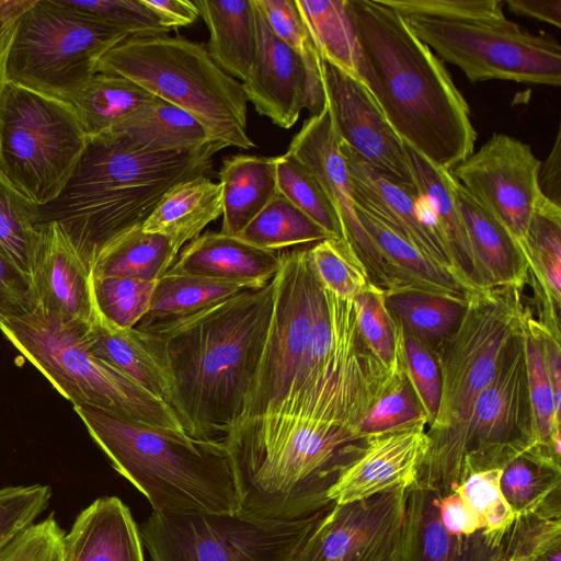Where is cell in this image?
<instances>
[{
    "mask_svg": "<svg viewBox=\"0 0 561 561\" xmlns=\"http://www.w3.org/2000/svg\"><path fill=\"white\" fill-rule=\"evenodd\" d=\"M357 79L402 139L451 171L474 152L468 102L444 62L381 0H346Z\"/></svg>",
    "mask_w": 561,
    "mask_h": 561,
    "instance_id": "1",
    "label": "cell"
},
{
    "mask_svg": "<svg viewBox=\"0 0 561 561\" xmlns=\"http://www.w3.org/2000/svg\"><path fill=\"white\" fill-rule=\"evenodd\" d=\"M274 280L196 314L156 328L173 374L179 419L196 439L225 443L259 367Z\"/></svg>",
    "mask_w": 561,
    "mask_h": 561,
    "instance_id": "2",
    "label": "cell"
},
{
    "mask_svg": "<svg viewBox=\"0 0 561 561\" xmlns=\"http://www.w3.org/2000/svg\"><path fill=\"white\" fill-rule=\"evenodd\" d=\"M226 147L213 141L194 150L153 152L117 131L91 137L59 195L36 206L35 225L57 224L91 271L104 247L142 227L171 187L206 175L214 154Z\"/></svg>",
    "mask_w": 561,
    "mask_h": 561,
    "instance_id": "3",
    "label": "cell"
},
{
    "mask_svg": "<svg viewBox=\"0 0 561 561\" xmlns=\"http://www.w3.org/2000/svg\"><path fill=\"white\" fill-rule=\"evenodd\" d=\"M114 469L161 514L237 513L231 458L222 442L150 426L91 407H73Z\"/></svg>",
    "mask_w": 561,
    "mask_h": 561,
    "instance_id": "4",
    "label": "cell"
},
{
    "mask_svg": "<svg viewBox=\"0 0 561 561\" xmlns=\"http://www.w3.org/2000/svg\"><path fill=\"white\" fill-rule=\"evenodd\" d=\"M522 287H493L471 294L465 313L436 348L440 401L427 428L428 449L414 486L426 489L458 445L479 394L491 382L502 354L525 324L529 308Z\"/></svg>",
    "mask_w": 561,
    "mask_h": 561,
    "instance_id": "5",
    "label": "cell"
},
{
    "mask_svg": "<svg viewBox=\"0 0 561 561\" xmlns=\"http://www.w3.org/2000/svg\"><path fill=\"white\" fill-rule=\"evenodd\" d=\"M96 71L124 77L187 112L227 147L256 146L248 135L241 81L221 70L199 43L169 35L127 37L104 54Z\"/></svg>",
    "mask_w": 561,
    "mask_h": 561,
    "instance_id": "6",
    "label": "cell"
},
{
    "mask_svg": "<svg viewBox=\"0 0 561 561\" xmlns=\"http://www.w3.org/2000/svg\"><path fill=\"white\" fill-rule=\"evenodd\" d=\"M87 325L62 320L39 307L23 316L0 319L5 339L73 407H91L186 434L163 401L92 354Z\"/></svg>",
    "mask_w": 561,
    "mask_h": 561,
    "instance_id": "7",
    "label": "cell"
},
{
    "mask_svg": "<svg viewBox=\"0 0 561 561\" xmlns=\"http://www.w3.org/2000/svg\"><path fill=\"white\" fill-rule=\"evenodd\" d=\"M127 37L125 31L59 0H32L16 20L7 80L70 103L96 72L104 54Z\"/></svg>",
    "mask_w": 561,
    "mask_h": 561,
    "instance_id": "8",
    "label": "cell"
},
{
    "mask_svg": "<svg viewBox=\"0 0 561 561\" xmlns=\"http://www.w3.org/2000/svg\"><path fill=\"white\" fill-rule=\"evenodd\" d=\"M88 141L70 103L5 83L0 96V173L34 205L59 195Z\"/></svg>",
    "mask_w": 561,
    "mask_h": 561,
    "instance_id": "9",
    "label": "cell"
},
{
    "mask_svg": "<svg viewBox=\"0 0 561 561\" xmlns=\"http://www.w3.org/2000/svg\"><path fill=\"white\" fill-rule=\"evenodd\" d=\"M524 328L507 344L458 445L425 490L445 496L469 476L504 469L536 447Z\"/></svg>",
    "mask_w": 561,
    "mask_h": 561,
    "instance_id": "10",
    "label": "cell"
},
{
    "mask_svg": "<svg viewBox=\"0 0 561 561\" xmlns=\"http://www.w3.org/2000/svg\"><path fill=\"white\" fill-rule=\"evenodd\" d=\"M323 511L295 520L152 511L140 536L150 561H291Z\"/></svg>",
    "mask_w": 561,
    "mask_h": 561,
    "instance_id": "11",
    "label": "cell"
},
{
    "mask_svg": "<svg viewBox=\"0 0 561 561\" xmlns=\"http://www.w3.org/2000/svg\"><path fill=\"white\" fill-rule=\"evenodd\" d=\"M273 280V313L262 357L230 432L274 413L300 380L307 362L322 291L308 249L282 253Z\"/></svg>",
    "mask_w": 561,
    "mask_h": 561,
    "instance_id": "12",
    "label": "cell"
},
{
    "mask_svg": "<svg viewBox=\"0 0 561 561\" xmlns=\"http://www.w3.org/2000/svg\"><path fill=\"white\" fill-rule=\"evenodd\" d=\"M415 35L443 61L471 82L507 80L561 84V47L553 37L534 34L510 21H447L404 18Z\"/></svg>",
    "mask_w": 561,
    "mask_h": 561,
    "instance_id": "13",
    "label": "cell"
},
{
    "mask_svg": "<svg viewBox=\"0 0 561 561\" xmlns=\"http://www.w3.org/2000/svg\"><path fill=\"white\" fill-rule=\"evenodd\" d=\"M540 163L529 145L494 133L478 151L450 171L454 179L512 234L527 266L528 229L543 196L538 184Z\"/></svg>",
    "mask_w": 561,
    "mask_h": 561,
    "instance_id": "14",
    "label": "cell"
},
{
    "mask_svg": "<svg viewBox=\"0 0 561 561\" xmlns=\"http://www.w3.org/2000/svg\"><path fill=\"white\" fill-rule=\"evenodd\" d=\"M408 489L332 503L309 529L291 561H397Z\"/></svg>",
    "mask_w": 561,
    "mask_h": 561,
    "instance_id": "15",
    "label": "cell"
},
{
    "mask_svg": "<svg viewBox=\"0 0 561 561\" xmlns=\"http://www.w3.org/2000/svg\"><path fill=\"white\" fill-rule=\"evenodd\" d=\"M287 152L318 181L337 215L342 240L365 265L370 282L386 294L397 293V283L387 263L357 217L348 170L327 106L320 114L305 119Z\"/></svg>",
    "mask_w": 561,
    "mask_h": 561,
    "instance_id": "16",
    "label": "cell"
},
{
    "mask_svg": "<svg viewBox=\"0 0 561 561\" xmlns=\"http://www.w3.org/2000/svg\"><path fill=\"white\" fill-rule=\"evenodd\" d=\"M321 78L327 108L340 142L380 172L413 184L404 142L368 89L350 72L323 59Z\"/></svg>",
    "mask_w": 561,
    "mask_h": 561,
    "instance_id": "17",
    "label": "cell"
},
{
    "mask_svg": "<svg viewBox=\"0 0 561 561\" xmlns=\"http://www.w3.org/2000/svg\"><path fill=\"white\" fill-rule=\"evenodd\" d=\"M340 149L348 170L355 206L402 236L474 294L461 278L435 217L414 184L373 168L342 142Z\"/></svg>",
    "mask_w": 561,
    "mask_h": 561,
    "instance_id": "18",
    "label": "cell"
},
{
    "mask_svg": "<svg viewBox=\"0 0 561 561\" xmlns=\"http://www.w3.org/2000/svg\"><path fill=\"white\" fill-rule=\"evenodd\" d=\"M428 423L420 420L364 437L358 453L332 486L329 499L350 503L414 485L428 446Z\"/></svg>",
    "mask_w": 561,
    "mask_h": 561,
    "instance_id": "19",
    "label": "cell"
},
{
    "mask_svg": "<svg viewBox=\"0 0 561 561\" xmlns=\"http://www.w3.org/2000/svg\"><path fill=\"white\" fill-rule=\"evenodd\" d=\"M257 48L247 79L241 82L248 102L276 126L288 129L307 108L312 114V93L301 57L270 28L253 0Z\"/></svg>",
    "mask_w": 561,
    "mask_h": 561,
    "instance_id": "20",
    "label": "cell"
},
{
    "mask_svg": "<svg viewBox=\"0 0 561 561\" xmlns=\"http://www.w3.org/2000/svg\"><path fill=\"white\" fill-rule=\"evenodd\" d=\"M38 229L32 271L36 307L66 321L90 323L94 316L90 267L57 224Z\"/></svg>",
    "mask_w": 561,
    "mask_h": 561,
    "instance_id": "21",
    "label": "cell"
},
{
    "mask_svg": "<svg viewBox=\"0 0 561 561\" xmlns=\"http://www.w3.org/2000/svg\"><path fill=\"white\" fill-rule=\"evenodd\" d=\"M440 496L410 486L397 561H500L503 538L483 529L465 536L450 533L439 514Z\"/></svg>",
    "mask_w": 561,
    "mask_h": 561,
    "instance_id": "22",
    "label": "cell"
},
{
    "mask_svg": "<svg viewBox=\"0 0 561 561\" xmlns=\"http://www.w3.org/2000/svg\"><path fill=\"white\" fill-rule=\"evenodd\" d=\"M85 336L94 356L163 401L179 417L175 382L158 334L136 328L113 329L93 316Z\"/></svg>",
    "mask_w": 561,
    "mask_h": 561,
    "instance_id": "23",
    "label": "cell"
},
{
    "mask_svg": "<svg viewBox=\"0 0 561 561\" xmlns=\"http://www.w3.org/2000/svg\"><path fill=\"white\" fill-rule=\"evenodd\" d=\"M282 253L256 248L239 237L205 232L180 252L167 273L191 275L256 289L277 273Z\"/></svg>",
    "mask_w": 561,
    "mask_h": 561,
    "instance_id": "24",
    "label": "cell"
},
{
    "mask_svg": "<svg viewBox=\"0 0 561 561\" xmlns=\"http://www.w3.org/2000/svg\"><path fill=\"white\" fill-rule=\"evenodd\" d=\"M62 561H145L129 508L116 496L93 501L64 536Z\"/></svg>",
    "mask_w": 561,
    "mask_h": 561,
    "instance_id": "25",
    "label": "cell"
},
{
    "mask_svg": "<svg viewBox=\"0 0 561 561\" xmlns=\"http://www.w3.org/2000/svg\"><path fill=\"white\" fill-rule=\"evenodd\" d=\"M404 146L413 184L433 213L461 278L472 293L488 289L456 201L454 176L450 171L430 162L405 142Z\"/></svg>",
    "mask_w": 561,
    "mask_h": 561,
    "instance_id": "26",
    "label": "cell"
},
{
    "mask_svg": "<svg viewBox=\"0 0 561 561\" xmlns=\"http://www.w3.org/2000/svg\"><path fill=\"white\" fill-rule=\"evenodd\" d=\"M455 196L485 288H524L528 266L512 234L457 181Z\"/></svg>",
    "mask_w": 561,
    "mask_h": 561,
    "instance_id": "27",
    "label": "cell"
},
{
    "mask_svg": "<svg viewBox=\"0 0 561 561\" xmlns=\"http://www.w3.org/2000/svg\"><path fill=\"white\" fill-rule=\"evenodd\" d=\"M218 176L225 234L238 237L279 194L275 157L231 156L222 160Z\"/></svg>",
    "mask_w": 561,
    "mask_h": 561,
    "instance_id": "28",
    "label": "cell"
},
{
    "mask_svg": "<svg viewBox=\"0 0 561 561\" xmlns=\"http://www.w3.org/2000/svg\"><path fill=\"white\" fill-rule=\"evenodd\" d=\"M208 32L207 51L215 64L242 82L247 79L257 48L253 0H196Z\"/></svg>",
    "mask_w": 561,
    "mask_h": 561,
    "instance_id": "29",
    "label": "cell"
},
{
    "mask_svg": "<svg viewBox=\"0 0 561 561\" xmlns=\"http://www.w3.org/2000/svg\"><path fill=\"white\" fill-rule=\"evenodd\" d=\"M222 215L221 186L206 175L171 187L142 225V230L168 237L180 251Z\"/></svg>",
    "mask_w": 561,
    "mask_h": 561,
    "instance_id": "30",
    "label": "cell"
},
{
    "mask_svg": "<svg viewBox=\"0 0 561 561\" xmlns=\"http://www.w3.org/2000/svg\"><path fill=\"white\" fill-rule=\"evenodd\" d=\"M528 282L541 304L540 322L560 333L561 206L545 196L533 214L528 236Z\"/></svg>",
    "mask_w": 561,
    "mask_h": 561,
    "instance_id": "31",
    "label": "cell"
},
{
    "mask_svg": "<svg viewBox=\"0 0 561 561\" xmlns=\"http://www.w3.org/2000/svg\"><path fill=\"white\" fill-rule=\"evenodd\" d=\"M112 131L122 134L136 147L153 152L194 150L218 141L191 114L156 96Z\"/></svg>",
    "mask_w": 561,
    "mask_h": 561,
    "instance_id": "32",
    "label": "cell"
},
{
    "mask_svg": "<svg viewBox=\"0 0 561 561\" xmlns=\"http://www.w3.org/2000/svg\"><path fill=\"white\" fill-rule=\"evenodd\" d=\"M244 290L229 283L165 273L156 282L149 309L135 328L151 331L196 314Z\"/></svg>",
    "mask_w": 561,
    "mask_h": 561,
    "instance_id": "33",
    "label": "cell"
},
{
    "mask_svg": "<svg viewBox=\"0 0 561 561\" xmlns=\"http://www.w3.org/2000/svg\"><path fill=\"white\" fill-rule=\"evenodd\" d=\"M179 250L160 233L134 229L110 242L96 255L91 274L157 282L171 267Z\"/></svg>",
    "mask_w": 561,
    "mask_h": 561,
    "instance_id": "34",
    "label": "cell"
},
{
    "mask_svg": "<svg viewBox=\"0 0 561 561\" xmlns=\"http://www.w3.org/2000/svg\"><path fill=\"white\" fill-rule=\"evenodd\" d=\"M152 96L124 77L96 71L70 104L91 138L113 130Z\"/></svg>",
    "mask_w": 561,
    "mask_h": 561,
    "instance_id": "35",
    "label": "cell"
},
{
    "mask_svg": "<svg viewBox=\"0 0 561 561\" xmlns=\"http://www.w3.org/2000/svg\"><path fill=\"white\" fill-rule=\"evenodd\" d=\"M529 397L534 419L536 447L545 456L560 462L561 412L556 405L548 375L539 323L530 310L524 328Z\"/></svg>",
    "mask_w": 561,
    "mask_h": 561,
    "instance_id": "36",
    "label": "cell"
},
{
    "mask_svg": "<svg viewBox=\"0 0 561 561\" xmlns=\"http://www.w3.org/2000/svg\"><path fill=\"white\" fill-rule=\"evenodd\" d=\"M386 304L402 328L434 354L459 324L467 301L405 291L386 294Z\"/></svg>",
    "mask_w": 561,
    "mask_h": 561,
    "instance_id": "37",
    "label": "cell"
},
{
    "mask_svg": "<svg viewBox=\"0 0 561 561\" xmlns=\"http://www.w3.org/2000/svg\"><path fill=\"white\" fill-rule=\"evenodd\" d=\"M500 483L515 516L533 512L561 494L560 462L531 448L504 467Z\"/></svg>",
    "mask_w": 561,
    "mask_h": 561,
    "instance_id": "38",
    "label": "cell"
},
{
    "mask_svg": "<svg viewBox=\"0 0 561 561\" xmlns=\"http://www.w3.org/2000/svg\"><path fill=\"white\" fill-rule=\"evenodd\" d=\"M295 1L321 59L356 77L355 38L346 0Z\"/></svg>",
    "mask_w": 561,
    "mask_h": 561,
    "instance_id": "39",
    "label": "cell"
},
{
    "mask_svg": "<svg viewBox=\"0 0 561 561\" xmlns=\"http://www.w3.org/2000/svg\"><path fill=\"white\" fill-rule=\"evenodd\" d=\"M238 237L256 248L271 251L331 238L280 194Z\"/></svg>",
    "mask_w": 561,
    "mask_h": 561,
    "instance_id": "40",
    "label": "cell"
},
{
    "mask_svg": "<svg viewBox=\"0 0 561 561\" xmlns=\"http://www.w3.org/2000/svg\"><path fill=\"white\" fill-rule=\"evenodd\" d=\"M561 550V495L515 516L503 536L500 561H542Z\"/></svg>",
    "mask_w": 561,
    "mask_h": 561,
    "instance_id": "41",
    "label": "cell"
},
{
    "mask_svg": "<svg viewBox=\"0 0 561 561\" xmlns=\"http://www.w3.org/2000/svg\"><path fill=\"white\" fill-rule=\"evenodd\" d=\"M359 335L371 354L389 370L403 362V331L386 304V291L370 283L353 299Z\"/></svg>",
    "mask_w": 561,
    "mask_h": 561,
    "instance_id": "42",
    "label": "cell"
},
{
    "mask_svg": "<svg viewBox=\"0 0 561 561\" xmlns=\"http://www.w3.org/2000/svg\"><path fill=\"white\" fill-rule=\"evenodd\" d=\"M90 286L94 316L110 328L125 330L147 313L156 282L91 274Z\"/></svg>",
    "mask_w": 561,
    "mask_h": 561,
    "instance_id": "43",
    "label": "cell"
},
{
    "mask_svg": "<svg viewBox=\"0 0 561 561\" xmlns=\"http://www.w3.org/2000/svg\"><path fill=\"white\" fill-rule=\"evenodd\" d=\"M35 211L36 205L0 173V249L31 280L39 240Z\"/></svg>",
    "mask_w": 561,
    "mask_h": 561,
    "instance_id": "44",
    "label": "cell"
},
{
    "mask_svg": "<svg viewBox=\"0 0 561 561\" xmlns=\"http://www.w3.org/2000/svg\"><path fill=\"white\" fill-rule=\"evenodd\" d=\"M273 33L297 53L308 71L312 114H320L327 106L321 78V57L302 21L295 0H255Z\"/></svg>",
    "mask_w": 561,
    "mask_h": 561,
    "instance_id": "45",
    "label": "cell"
},
{
    "mask_svg": "<svg viewBox=\"0 0 561 561\" xmlns=\"http://www.w3.org/2000/svg\"><path fill=\"white\" fill-rule=\"evenodd\" d=\"M278 193L319 225L331 238L342 239L337 215L314 176L287 151L275 157Z\"/></svg>",
    "mask_w": 561,
    "mask_h": 561,
    "instance_id": "46",
    "label": "cell"
},
{
    "mask_svg": "<svg viewBox=\"0 0 561 561\" xmlns=\"http://www.w3.org/2000/svg\"><path fill=\"white\" fill-rule=\"evenodd\" d=\"M322 286L337 297L353 301L371 282L355 251L342 239H324L308 249Z\"/></svg>",
    "mask_w": 561,
    "mask_h": 561,
    "instance_id": "47",
    "label": "cell"
},
{
    "mask_svg": "<svg viewBox=\"0 0 561 561\" xmlns=\"http://www.w3.org/2000/svg\"><path fill=\"white\" fill-rule=\"evenodd\" d=\"M69 9L128 33L129 37L168 35L154 13L142 0H59Z\"/></svg>",
    "mask_w": 561,
    "mask_h": 561,
    "instance_id": "48",
    "label": "cell"
},
{
    "mask_svg": "<svg viewBox=\"0 0 561 561\" xmlns=\"http://www.w3.org/2000/svg\"><path fill=\"white\" fill-rule=\"evenodd\" d=\"M502 470L476 472L455 490L478 516L482 529L499 538H503L515 519V514L501 490Z\"/></svg>",
    "mask_w": 561,
    "mask_h": 561,
    "instance_id": "49",
    "label": "cell"
},
{
    "mask_svg": "<svg viewBox=\"0 0 561 561\" xmlns=\"http://www.w3.org/2000/svg\"><path fill=\"white\" fill-rule=\"evenodd\" d=\"M420 420L428 423L404 368L388 391L369 409L359 425V433L365 437Z\"/></svg>",
    "mask_w": 561,
    "mask_h": 561,
    "instance_id": "50",
    "label": "cell"
},
{
    "mask_svg": "<svg viewBox=\"0 0 561 561\" xmlns=\"http://www.w3.org/2000/svg\"><path fill=\"white\" fill-rule=\"evenodd\" d=\"M403 18L420 16L447 21L506 20L500 0H381Z\"/></svg>",
    "mask_w": 561,
    "mask_h": 561,
    "instance_id": "51",
    "label": "cell"
},
{
    "mask_svg": "<svg viewBox=\"0 0 561 561\" xmlns=\"http://www.w3.org/2000/svg\"><path fill=\"white\" fill-rule=\"evenodd\" d=\"M402 331L405 373L430 426L436 417L440 401V377L436 355L403 328Z\"/></svg>",
    "mask_w": 561,
    "mask_h": 561,
    "instance_id": "52",
    "label": "cell"
},
{
    "mask_svg": "<svg viewBox=\"0 0 561 561\" xmlns=\"http://www.w3.org/2000/svg\"><path fill=\"white\" fill-rule=\"evenodd\" d=\"M65 531L54 514L33 523L0 548V561H62Z\"/></svg>",
    "mask_w": 561,
    "mask_h": 561,
    "instance_id": "53",
    "label": "cell"
},
{
    "mask_svg": "<svg viewBox=\"0 0 561 561\" xmlns=\"http://www.w3.org/2000/svg\"><path fill=\"white\" fill-rule=\"evenodd\" d=\"M50 497L51 489L45 484L0 489V548L33 524Z\"/></svg>",
    "mask_w": 561,
    "mask_h": 561,
    "instance_id": "54",
    "label": "cell"
},
{
    "mask_svg": "<svg viewBox=\"0 0 561 561\" xmlns=\"http://www.w3.org/2000/svg\"><path fill=\"white\" fill-rule=\"evenodd\" d=\"M36 306L32 280L0 249V319L30 313Z\"/></svg>",
    "mask_w": 561,
    "mask_h": 561,
    "instance_id": "55",
    "label": "cell"
},
{
    "mask_svg": "<svg viewBox=\"0 0 561 561\" xmlns=\"http://www.w3.org/2000/svg\"><path fill=\"white\" fill-rule=\"evenodd\" d=\"M439 514L450 533L469 536L482 529L478 516L458 491L440 496Z\"/></svg>",
    "mask_w": 561,
    "mask_h": 561,
    "instance_id": "56",
    "label": "cell"
},
{
    "mask_svg": "<svg viewBox=\"0 0 561 561\" xmlns=\"http://www.w3.org/2000/svg\"><path fill=\"white\" fill-rule=\"evenodd\" d=\"M160 23L170 31L186 27L201 16L195 1L188 0H142Z\"/></svg>",
    "mask_w": 561,
    "mask_h": 561,
    "instance_id": "57",
    "label": "cell"
},
{
    "mask_svg": "<svg viewBox=\"0 0 561 561\" xmlns=\"http://www.w3.org/2000/svg\"><path fill=\"white\" fill-rule=\"evenodd\" d=\"M538 184L542 195L561 206V131L558 129L554 144L540 163Z\"/></svg>",
    "mask_w": 561,
    "mask_h": 561,
    "instance_id": "58",
    "label": "cell"
},
{
    "mask_svg": "<svg viewBox=\"0 0 561 561\" xmlns=\"http://www.w3.org/2000/svg\"><path fill=\"white\" fill-rule=\"evenodd\" d=\"M510 11L561 27V0H506Z\"/></svg>",
    "mask_w": 561,
    "mask_h": 561,
    "instance_id": "59",
    "label": "cell"
},
{
    "mask_svg": "<svg viewBox=\"0 0 561 561\" xmlns=\"http://www.w3.org/2000/svg\"><path fill=\"white\" fill-rule=\"evenodd\" d=\"M32 0H13L12 3L0 12V96L7 80V55L9 45L15 28L19 14Z\"/></svg>",
    "mask_w": 561,
    "mask_h": 561,
    "instance_id": "60",
    "label": "cell"
},
{
    "mask_svg": "<svg viewBox=\"0 0 561 561\" xmlns=\"http://www.w3.org/2000/svg\"><path fill=\"white\" fill-rule=\"evenodd\" d=\"M13 0H0V12L7 9Z\"/></svg>",
    "mask_w": 561,
    "mask_h": 561,
    "instance_id": "61",
    "label": "cell"
}]
</instances>
